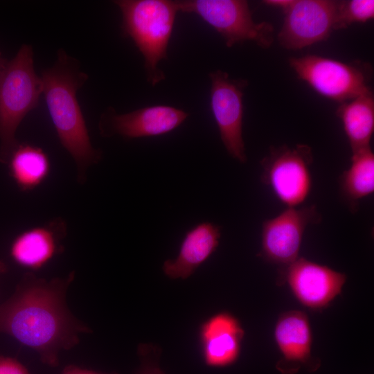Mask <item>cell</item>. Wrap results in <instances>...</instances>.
Listing matches in <instances>:
<instances>
[{
	"label": "cell",
	"instance_id": "obj_1",
	"mask_svg": "<svg viewBox=\"0 0 374 374\" xmlns=\"http://www.w3.org/2000/svg\"><path fill=\"white\" fill-rule=\"evenodd\" d=\"M75 271L50 280L26 272L12 295L0 305V333L35 351L44 364L55 367L60 354L77 346L91 329L66 303Z\"/></svg>",
	"mask_w": 374,
	"mask_h": 374
},
{
	"label": "cell",
	"instance_id": "obj_2",
	"mask_svg": "<svg viewBox=\"0 0 374 374\" xmlns=\"http://www.w3.org/2000/svg\"><path fill=\"white\" fill-rule=\"evenodd\" d=\"M42 93L58 139L74 160L78 180L84 181L87 168L97 163L101 152L95 149L77 99V92L88 79L78 61L64 50L41 76Z\"/></svg>",
	"mask_w": 374,
	"mask_h": 374
},
{
	"label": "cell",
	"instance_id": "obj_3",
	"mask_svg": "<svg viewBox=\"0 0 374 374\" xmlns=\"http://www.w3.org/2000/svg\"><path fill=\"white\" fill-rule=\"evenodd\" d=\"M122 13V30L134 42L144 58L147 80L155 85L164 80L159 62L167 50L179 11L176 1H115Z\"/></svg>",
	"mask_w": 374,
	"mask_h": 374
},
{
	"label": "cell",
	"instance_id": "obj_4",
	"mask_svg": "<svg viewBox=\"0 0 374 374\" xmlns=\"http://www.w3.org/2000/svg\"><path fill=\"white\" fill-rule=\"evenodd\" d=\"M42 93L40 76L35 71L33 51L23 44L0 73V162L6 164L18 144L17 130L38 105Z\"/></svg>",
	"mask_w": 374,
	"mask_h": 374
},
{
	"label": "cell",
	"instance_id": "obj_5",
	"mask_svg": "<svg viewBox=\"0 0 374 374\" xmlns=\"http://www.w3.org/2000/svg\"><path fill=\"white\" fill-rule=\"evenodd\" d=\"M179 11L194 13L221 35L227 47L246 41L267 48L274 40V28L267 21L256 22L244 0L176 1Z\"/></svg>",
	"mask_w": 374,
	"mask_h": 374
},
{
	"label": "cell",
	"instance_id": "obj_6",
	"mask_svg": "<svg viewBox=\"0 0 374 374\" xmlns=\"http://www.w3.org/2000/svg\"><path fill=\"white\" fill-rule=\"evenodd\" d=\"M288 62L299 79L332 100L341 103L371 91V69L365 64L346 63L317 55L292 57Z\"/></svg>",
	"mask_w": 374,
	"mask_h": 374
},
{
	"label": "cell",
	"instance_id": "obj_7",
	"mask_svg": "<svg viewBox=\"0 0 374 374\" xmlns=\"http://www.w3.org/2000/svg\"><path fill=\"white\" fill-rule=\"evenodd\" d=\"M312 148L306 144L272 146L260 161L262 182L283 204L298 207L312 191Z\"/></svg>",
	"mask_w": 374,
	"mask_h": 374
},
{
	"label": "cell",
	"instance_id": "obj_8",
	"mask_svg": "<svg viewBox=\"0 0 374 374\" xmlns=\"http://www.w3.org/2000/svg\"><path fill=\"white\" fill-rule=\"evenodd\" d=\"M317 206L287 207L278 215L265 220L261 229L260 256L285 268L299 258L303 235L309 225L319 223Z\"/></svg>",
	"mask_w": 374,
	"mask_h": 374
},
{
	"label": "cell",
	"instance_id": "obj_9",
	"mask_svg": "<svg viewBox=\"0 0 374 374\" xmlns=\"http://www.w3.org/2000/svg\"><path fill=\"white\" fill-rule=\"evenodd\" d=\"M211 107L220 139L229 155L238 161H247L242 134L244 89L246 80L231 79L223 71L209 73Z\"/></svg>",
	"mask_w": 374,
	"mask_h": 374
},
{
	"label": "cell",
	"instance_id": "obj_10",
	"mask_svg": "<svg viewBox=\"0 0 374 374\" xmlns=\"http://www.w3.org/2000/svg\"><path fill=\"white\" fill-rule=\"evenodd\" d=\"M339 1L294 0L284 12L277 39L281 46L299 50L326 40L334 30Z\"/></svg>",
	"mask_w": 374,
	"mask_h": 374
},
{
	"label": "cell",
	"instance_id": "obj_11",
	"mask_svg": "<svg viewBox=\"0 0 374 374\" xmlns=\"http://www.w3.org/2000/svg\"><path fill=\"white\" fill-rule=\"evenodd\" d=\"M293 294L303 305L314 310L326 308L341 292L346 276L328 266L298 258L280 271Z\"/></svg>",
	"mask_w": 374,
	"mask_h": 374
},
{
	"label": "cell",
	"instance_id": "obj_12",
	"mask_svg": "<svg viewBox=\"0 0 374 374\" xmlns=\"http://www.w3.org/2000/svg\"><path fill=\"white\" fill-rule=\"evenodd\" d=\"M188 115L182 109L166 105L143 107L125 114H118L114 108L109 107L101 115L99 128L103 136H156L177 128Z\"/></svg>",
	"mask_w": 374,
	"mask_h": 374
},
{
	"label": "cell",
	"instance_id": "obj_13",
	"mask_svg": "<svg viewBox=\"0 0 374 374\" xmlns=\"http://www.w3.org/2000/svg\"><path fill=\"white\" fill-rule=\"evenodd\" d=\"M274 338L282 357L276 364L281 374H296L301 368L316 371L321 360L312 356V332L308 316L290 310L278 317Z\"/></svg>",
	"mask_w": 374,
	"mask_h": 374
},
{
	"label": "cell",
	"instance_id": "obj_14",
	"mask_svg": "<svg viewBox=\"0 0 374 374\" xmlns=\"http://www.w3.org/2000/svg\"><path fill=\"white\" fill-rule=\"evenodd\" d=\"M66 231V224L62 220L25 230L13 239L10 256L22 267L39 269L62 251L61 241Z\"/></svg>",
	"mask_w": 374,
	"mask_h": 374
},
{
	"label": "cell",
	"instance_id": "obj_15",
	"mask_svg": "<svg viewBox=\"0 0 374 374\" xmlns=\"http://www.w3.org/2000/svg\"><path fill=\"white\" fill-rule=\"evenodd\" d=\"M244 330L232 314L223 312L213 315L200 328L202 355L206 365L225 367L238 359Z\"/></svg>",
	"mask_w": 374,
	"mask_h": 374
},
{
	"label": "cell",
	"instance_id": "obj_16",
	"mask_svg": "<svg viewBox=\"0 0 374 374\" xmlns=\"http://www.w3.org/2000/svg\"><path fill=\"white\" fill-rule=\"evenodd\" d=\"M220 237L217 224L204 222L195 225L186 233L177 258L165 261L163 272L173 279L188 278L215 251Z\"/></svg>",
	"mask_w": 374,
	"mask_h": 374
},
{
	"label": "cell",
	"instance_id": "obj_17",
	"mask_svg": "<svg viewBox=\"0 0 374 374\" xmlns=\"http://www.w3.org/2000/svg\"><path fill=\"white\" fill-rule=\"evenodd\" d=\"M352 154L371 148L374 132V96L372 91L340 103L336 111Z\"/></svg>",
	"mask_w": 374,
	"mask_h": 374
},
{
	"label": "cell",
	"instance_id": "obj_18",
	"mask_svg": "<svg viewBox=\"0 0 374 374\" xmlns=\"http://www.w3.org/2000/svg\"><path fill=\"white\" fill-rule=\"evenodd\" d=\"M6 164L10 176L19 189L24 192L40 186L51 170L47 154L42 148L25 143H18Z\"/></svg>",
	"mask_w": 374,
	"mask_h": 374
},
{
	"label": "cell",
	"instance_id": "obj_19",
	"mask_svg": "<svg viewBox=\"0 0 374 374\" xmlns=\"http://www.w3.org/2000/svg\"><path fill=\"white\" fill-rule=\"evenodd\" d=\"M339 191L353 211L374 192V154L371 148L352 154L351 163L339 179Z\"/></svg>",
	"mask_w": 374,
	"mask_h": 374
},
{
	"label": "cell",
	"instance_id": "obj_20",
	"mask_svg": "<svg viewBox=\"0 0 374 374\" xmlns=\"http://www.w3.org/2000/svg\"><path fill=\"white\" fill-rule=\"evenodd\" d=\"M373 18V0L339 1L333 28L346 29L354 23H366Z\"/></svg>",
	"mask_w": 374,
	"mask_h": 374
},
{
	"label": "cell",
	"instance_id": "obj_21",
	"mask_svg": "<svg viewBox=\"0 0 374 374\" xmlns=\"http://www.w3.org/2000/svg\"><path fill=\"white\" fill-rule=\"evenodd\" d=\"M0 374H31L15 358L0 355Z\"/></svg>",
	"mask_w": 374,
	"mask_h": 374
},
{
	"label": "cell",
	"instance_id": "obj_22",
	"mask_svg": "<svg viewBox=\"0 0 374 374\" xmlns=\"http://www.w3.org/2000/svg\"><path fill=\"white\" fill-rule=\"evenodd\" d=\"M136 374H163L160 368L153 362L143 359L142 365Z\"/></svg>",
	"mask_w": 374,
	"mask_h": 374
},
{
	"label": "cell",
	"instance_id": "obj_23",
	"mask_svg": "<svg viewBox=\"0 0 374 374\" xmlns=\"http://www.w3.org/2000/svg\"><path fill=\"white\" fill-rule=\"evenodd\" d=\"M62 374H107L96 372L91 370L82 368L75 365H68L62 371ZM116 374V373H110Z\"/></svg>",
	"mask_w": 374,
	"mask_h": 374
},
{
	"label": "cell",
	"instance_id": "obj_24",
	"mask_svg": "<svg viewBox=\"0 0 374 374\" xmlns=\"http://www.w3.org/2000/svg\"><path fill=\"white\" fill-rule=\"evenodd\" d=\"M294 0H265L262 3L267 6L281 9L285 12L292 4Z\"/></svg>",
	"mask_w": 374,
	"mask_h": 374
},
{
	"label": "cell",
	"instance_id": "obj_25",
	"mask_svg": "<svg viewBox=\"0 0 374 374\" xmlns=\"http://www.w3.org/2000/svg\"><path fill=\"white\" fill-rule=\"evenodd\" d=\"M8 60L2 57L1 53L0 52V73L5 67Z\"/></svg>",
	"mask_w": 374,
	"mask_h": 374
},
{
	"label": "cell",
	"instance_id": "obj_26",
	"mask_svg": "<svg viewBox=\"0 0 374 374\" xmlns=\"http://www.w3.org/2000/svg\"><path fill=\"white\" fill-rule=\"evenodd\" d=\"M7 271V267L4 262L0 260V274Z\"/></svg>",
	"mask_w": 374,
	"mask_h": 374
}]
</instances>
